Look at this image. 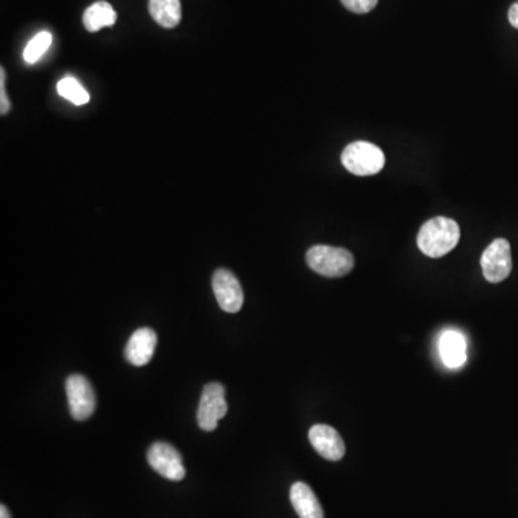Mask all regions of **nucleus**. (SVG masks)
I'll return each instance as SVG.
<instances>
[{
  "mask_svg": "<svg viewBox=\"0 0 518 518\" xmlns=\"http://www.w3.org/2000/svg\"><path fill=\"white\" fill-rule=\"evenodd\" d=\"M5 81H6V72H5V69H0V112H2V115H6L7 112L11 111V101L7 99Z\"/></svg>",
  "mask_w": 518,
  "mask_h": 518,
  "instance_id": "a211bd4d",
  "label": "nucleus"
},
{
  "mask_svg": "<svg viewBox=\"0 0 518 518\" xmlns=\"http://www.w3.org/2000/svg\"><path fill=\"white\" fill-rule=\"evenodd\" d=\"M149 12L160 26L176 27L182 19L180 0H149Z\"/></svg>",
  "mask_w": 518,
  "mask_h": 518,
  "instance_id": "4468645a",
  "label": "nucleus"
},
{
  "mask_svg": "<svg viewBox=\"0 0 518 518\" xmlns=\"http://www.w3.org/2000/svg\"><path fill=\"white\" fill-rule=\"evenodd\" d=\"M305 261L312 271L327 278H340L354 268V257L344 248L315 245L305 254Z\"/></svg>",
  "mask_w": 518,
  "mask_h": 518,
  "instance_id": "f03ea898",
  "label": "nucleus"
},
{
  "mask_svg": "<svg viewBox=\"0 0 518 518\" xmlns=\"http://www.w3.org/2000/svg\"><path fill=\"white\" fill-rule=\"evenodd\" d=\"M309 439L322 458L325 460H342L345 454V445L339 432L329 425H314L309 432Z\"/></svg>",
  "mask_w": 518,
  "mask_h": 518,
  "instance_id": "1a4fd4ad",
  "label": "nucleus"
},
{
  "mask_svg": "<svg viewBox=\"0 0 518 518\" xmlns=\"http://www.w3.org/2000/svg\"><path fill=\"white\" fill-rule=\"evenodd\" d=\"M379 0H342L345 9H349L353 14H369L376 7Z\"/></svg>",
  "mask_w": 518,
  "mask_h": 518,
  "instance_id": "f3484780",
  "label": "nucleus"
},
{
  "mask_svg": "<svg viewBox=\"0 0 518 518\" xmlns=\"http://www.w3.org/2000/svg\"><path fill=\"white\" fill-rule=\"evenodd\" d=\"M508 21H510V24H512L515 29H518V2L510 7V11H508Z\"/></svg>",
  "mask_w": 518,
  "mask_h": 518,
  "instance_id": "6ab92c4d",
  "label": "nucleus"
},
{
  "mask_svg": "<svg viewBox=\"0 0 518 518\" xmlns=\"http://www.w3.org/2000/svg\"><path fill=\"white\" fill-rule=\"evenodd\" d=\"M156 332L149 327H143L132 333L124 349V357L132 366H146L156 352Z\"/></svg>",
  "mask_w": 518,
  "mask_h": 518,
  "instance_id": "9d476101",
  "label": "nucleus"
},
{
  "mask_svg": "<svg viewBox=\"0 0 518 518\" xmlns=\"http://www.w3.org/2000/svg\"><path fill=\"white\" fill-rule=\"evenodd\" d=\"M385 153L369 142L352 143L342 153L343 166L356 176L377 174L385 167Z\"/></svg>",
  "mask_w": 518,
  "mask_h": 518,
  "instance_id": "7ed1b4c3",
  "label": "nucleus"
},
{
  "mask_svg": "<svg viewBox=\"0 0 518 518\" xmlns=\"http://www.w3.org/2000/svg\"><path fill=\"white\" fill-rule=\"evenodd\" d=\"M460 225L445 217L427 220L418 234V248L429 258L449 254L460 242Z\"/></svg>",
  "mask_w": 518,
  "mask_h": 518,
  "instance_id": "f257e3e1",
  "label": "nucleus"
},
{
  "mask_svg": "<svg viewBox=\"0 0 518 518\" xmlns=\"http://www.w3.org/2000/svg\"><path fill=\"white\" fill-rule=\"evenodd\" d=\"M0 518H11V514H9V510H7L6 505H0Z\"/></svg>",
  "mask_w": 518,
  "mask_h": 518,
  "instance_id": "aec40b11",
  "label": "nucleus"
},
{
  "mask_svg": "<svg viewBox=\"0 0 518 518\" xmlns=\"http://www.w3.org/2000/svg\"><path fill=\"white\" fill-rule=\"evenodd\" d=\"M58 94L74 102L75 105L87 104L90 101V94L87 90L72 77H65L57 85Z\"/></svg>",
  "mask_w": 518,
  "mask_h": 518,
  "instance_id": "2eb2a0df",
  "label": "nucleus"
},
{
  "mask_svg": "<svg viewBox=\"0 0 518 518\" xmlns=\"http://www.w3.org/2000/svg\"><path fill=\"white\" fill-rule=\"evenodd\" d=\"M52 44V35L44 31L35 35L24 51L25 61L27 64H37Z\"/></svg>",
  "mask_w": 518,
  "mask_h": 518,
  "instance_id": "dca6fc26",
  "label": "nucleus"
},
{
  "mask_svg": "<svg viewBox=\"0 0 518 518\" xmlns=\"http://www.w3.org/2000/svg\"><path fill=\"white\" fill-rule=\"evenodd\" d=\"M439 353L445 366L458 369L467 362V342L464 335L455 330H448L439 339Z\"/></svg>",
  "mask_w": 518,
  "mask_h": 518,
  "instance_id": "9b49d317",
  "label": "nucleus"
},
{
  "mask_svg": "<svg viewBox=\"0 0 518 518\" xmlns=\"http://www.w3.org/2000/svg\"><path fill=\"white\" fill-rule=\"evenodd\" d=\"M225 386L222 383H207L200 396L197 407V424L200 429L212 432L217 429V422L224 419L227 412V403L225 399Z\"/></svg>",
  "mask_w": 518,
  "mask_h": 518,
  "instance_id": "20e7f679",
  "label": "nucleus"
},
{
  "mask_svg": "<svg viewBox=\"0 0 518 518\" xmlns=\"http://www.w3.org/2000/svg\"><path fill=\"white\" fill-rule=\"evenodd\" d=\"M65 390L71 417L75 420L90 419L97 407V397L90 380L82 375H72L65 383Z\"/></svg>",
  "mask_w": 518,
  "mask_h": 518,
  "instance_id": "423d86ee",
  "label": "nucleus"
},
{
  "mask_svg": "<svg viewBox=\"0 0 518 518\" xmlns=\"http://www.w3.org/2000/svg\"><path fill=\"white\" fill-rule=\"evenodd\" d=\"M290 500L300 518H324L319 498L315 497L314 492L305 482L292 484Z\"/></svg>",
  "mask_w": 518,
  "mask_h": 518,
  "instance_id": "f8f14e48",
  "label": "nucleus"
},
{
  "mask_svg": "<svg viewBox=\"0 0 518 518\" xmlns=\"http://www.w3.org/2000/svg\"><path fill=\"white\" fill-rule=\"evenodd\" d=\"M147 460L157 474L170 481H182L186 475L179 450L167 442L153 444L147 450Z\"/></svg>",
  "mask_w": 518,
  "mask_h": 518,
  "instance_id": "0eeeda50",
  "label": "nucleus"
},
{
  "mask_svg": "<svg viewBox=\"0 0 518 518\" xmlns=\"http://www.w3.org/2000/svg\"><path fill=\"white\" fill-rule=\"evenodd\" d=\"M212 287L220 309L230 314L241 312L244 305V290L239 280L229 270H217L212 277Z\"/></svg>",
  "mask_w": 518,
  "mask_h": 518,
  "instance_id": "6e6552de",
  "label": "nucleus"
},
{
  "mask_svg": "<svg viewBox=\"0 0 518 518\" xmlns=\"http://www.w3.org/2000/svg\"><path fill=\"white\" fill-rule=\"evenodd\" d=\"M82 22H84L87 31L99 32L101 31L102 27L112 26L117 22V14L109 2L100 0V2H95L94 5L87 7V11L84 12V16H82Z\"/></svg>",
  "mask_w": 518,
  "mask_h": 518,
  "instance_id": "ddd939ff",
  "label": "nucleus"
},
{
  "mask_svg": "<svg viewBox=\"0 0 518 518\" xmlns=\"http://www.w3.org/2000/svg\"><path fill=\"white\" fill-rule=\"evenodd\" d=\"M481 268L485 280L492 284L504 281L512 274V247L507 239L498 238L488 245L481 257Z\"/></svg>",
  "mask_w": 518,
  "mask_h": 518,
  "instance_id": "39448f33",
  "label": "nucleus"
}]
</instances>
